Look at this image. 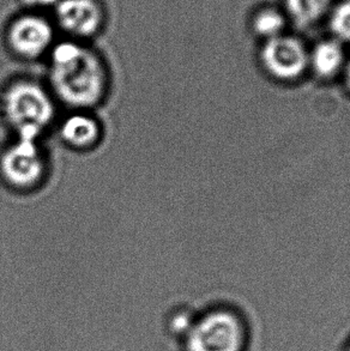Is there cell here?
<instances>
[{
  "mask_svg": "<svg viewBox=\"0 0 350 351\" xmlns=\"http://www.w3.org/2000/svg\"><path fill=\"white\" fill-rule=\"evenodd\" d=\"M48 89L71 110H89L107 96L108 70L102 58L82 43H59L51 49Z\"/></svg>",
  "mask_w": 350,
  "mask_h": 351,
  "instance_id": "obj_1",
  "label": "cell"
},
{
  "mask_svg": "<svg viewBox=\"0 0 350 351\" xmlns=\"http://www.w3.org/2000/svg\"><path fill=\"white\" fill-rule=\"evenodd\" d=\"M56 102L51 90L41 83L19 78L1 91L0 117L14 131V138L40 141L56 120Z\"/></svg>",
  "mask_w": 350,
  "mask_h": 351,
  "instance_id": "obj_2",
  "label": "cell"
},
{
  "mask_svg": "<svg viewBox=\"0 0 350 351\" xmlns=\"http://www.w3.org/2000/svg\"><path fill=\"white\" fill-rule=\"evenodd\" d=\"M47 156L36 139L14 138L0 152V178L12 190H35L47 176Z\"/></svg>",
  "mask_w": 350,
  "mask_h": 351,
  "instance_id": "obj_3",
  "label": "cell"
},
{
  "mask_svg": "<svg viewBox=\"0 0 350 351\" xmlns=\"http://www.w3.org/2000/svg\"><path fill=\"white\" fill-rule=\"evenodd\" d=\"M186 351H242L244 330L227 311H215L194 322L185 336Z\"/></svg>",
  "mask_w": 350,
  "mask_h": 351,
  "instance_id": "obj_4",
  "label": "cell"
},
{
  "mask_svg": "<svg viewBox=\"0 0 350 351\" xmlns=\"http://www.w3.org/2000/svg\"><path fill=\"white\" fill-rule=\"evenodd\" d=\"M54 30L46 19L23 16L11 24L8 32L9 47L17 57L33 60L52 49Z\"/></svg>",
  "mask_w": 350,
  "mask_h": 351,
  "instance_id": "obj_5",
  "label": "cell"
},
{
  "mask_svg": "<svg viewBox=\"0 0 350 351\" xmlns=\"http://www.w3.org/2000/svg\"><path fill=\"white\" fill-rule=\"evenodd\" d=\"M265 67L281 80H293L303 73L307 65V53L296 38L279 35L270 38L263 48Z\"/></svg>",
  "mask_w": 350,
  "mask_h": 351,
  "instance_id": "obj_6",
  "label": "cell"
},
{
  "mask_svg": "<svg viewBox=\"0 0 350 351\" xmlns=\"http://www.w3.org/2000/svg\"><path fill=\"white\" fill-rule=\"evenodd\" d=\"M56 14L60 28L76 38L94 36L104 24V11L96 0H60Z\"/></svg>",
  "mask_w": 350,
  "mask_h": 351,
  "instance_id": "obj_7",
  "label": "cell"
},
{
  "mask_svg": "<svg viewBox=\"0 0 350 351\" xmlns=\"http://www.w3.org/2000/svg\"><path fill=\"white\" fill-rule=\"evenodd\" d=\"M62 142L75 150H90L99 144L102 138V128L99 120L90 114L89 110H73L59 126Z\"/></svg>",
  "mask_w": 350,
  "mask_h": 351,
  "instance_id": "obj_8",
  "label": "cell"
},
{
  "mask_svg": "<svg viewBox=\"0 0 350 351\" xmlns=\"http://www.w3.org/2000/svg\"><path fill=\"white\" fill-rule=\"evenodd\" d=\"M313 69L318 75L330 77L340 69L343 62V51L335 41L319 43L311 57Z\"/></svg>",
  "mask_w": 350,
  "mask_h": 351,
  "instance_id": "obj_9",
  "label": "cell"
},
{
  "mask_svg": "<svg viewBox=\"0 0 350 351\" xmlns=\"http://www.w3.org/2000/svg\"><path fill=\"white\" fill-rule=\"evenodd\" d=\"M331 3L332 0H285L289 14L301 25L319 21L329 11Z\"/></svg>",
  "mask_w": 350,
  "mask_h": 351,
  "instance_id": "obj_10",
  "label": "cell"
},
{
  "mask_svg": "<svg viewBox=\"0 0 350 351\" xmlns=\"http://www.w3.org/2000/svg\"><path fill=\"white\" fill-rule=\"evenodd\" d=\"M253 28L257 34L268 40L277 38L284 28L283 16L274 9L263 10L255 17Z\"/></svg>",
  "mask_w": 350,
  "mask_h": 351,
  "instance_id": "obj_11",
  "label": "cell"
},
{
  "mask_svg": "<svg viewBox=\"0 0 350 351\" xmlns=\"http://www.w3.org/2000/svg\"><path fill=\"white\" fill-rule=\"evenodd\" d=\"M330 25L337 38L350 43V0L340 3L332 10Z\"/></svg>",
  "mask_w": 350,
  "mask_h": 351,
  "instance_id": "obj_12",
  "label": "cell"
},
{
  "mask_svg": "<svg viewBox=\"0 0 350 351\" xmlns=\"http://www.w3.org/2000/svg\"><path fill=\"white\" fill-rule=\"evenodd\" d=\"M194 322L189 319V315L185 313L175 314L172 319L171 330L174 335H183L186 336L192 326Z\"/></svg>",
  "mask_w": 350,
  "mask_h": 351,
  "instance_id": "obj_13",
  "label": "cell"
},
{
  "mask_svg": "<svg viewBox=\"0 0 350 351\" xmlns=\"http://www.w3.org/2000/svg\"><path fill=\"white\" fill-rule=\"evenodd\" d=\"M28 5L32 6H38V8H45V6H52L56 5L57 6L58 3L60 0H24Z\"/></svg>",
  "mask_w": 350,
  "mask_h": 351,
  "instance_id": "obj_14",
  "label": "cell"
},
{
  "mask_svg": "<svg viewBox=\"0 0 350 351\" xmlns=\"http://www.w3.org/2000/svg\"><path fill=\"white\" fill-rule=\"evenodd\" d=\"M347 82H348V86L350 88V64L349 66H348V71H347Z\"/></svg>",
  "mask_w": 350,
  "mask_h": 351,
  "instance_id": "obj_15",
  "label": "cell"
},
{
  "mask_svg": "<svg viewBox=\"0 0 350 351\" xmlns=\"http://www.w3.org/2000/svg\"><path fill=\"white\" fill-rule=\"evenodd\" d=\"M350 351V350H349Z\"/></svg>",
  "mask_w": 350,
  "mask_h": 351,
  "instance_id": "obj_16",
  "label": "cell"
}]
</instances>
